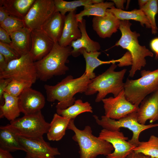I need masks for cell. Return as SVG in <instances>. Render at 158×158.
<instances>
[{"label": "cell", "mask_w": 158, "mask_h": 158, "mask_svg": "<svg viewBox=\"0 0 158 158\" xmlns=\"http://www.w3.org/2000/svg\"><path fill=\"white\" fill-rule=\"evenodd\" d=\"M35 0H0L9 15L24 19Z\"/></svg>", "instance_id": "obj_22"}, {"label": "cell", "mask_w": 158, "mask_h": 158, "mask_svg": "<svg viewBox=\"0 0 158 158\" xmlns=\"http://www.w3.org/2000/svg\"><path fill=\"white\" fill-rule=\"evenodd\" d=\"M148 0H139L138 3L140 8L145 6Z\"/></svg>", "instance_id": "obj_45"}, {"label": "cell", "mask_w": 158, "mask_h": 158, "mask_svg": "<svg viewBox=\"0 0 158 158\" xmlns=\"http://www.w3.org/2000/svg\"><path fill=\"white\" fill-rule=\"evenodd\" d=\"M49 158H55V157H54V156H53V157H49Z\"/></svg>", "instance_id": "obj_47"}, {"label": "cell", "mask_w": 158, "mask_h": 158, "mask_svg": "<svg viewBox=\"0 0 158 158\" xmlns=\"http://www.w3.org/2000/svg\"><path fill=\"white\" fill-rule=\"evenodd\" d=\"M76 12V11L69 12L65 16L62 33L58 42L61 47L70 46L73 42L81 36L79 22L75 16Z\"/></svg>", "instance_id": "obj_18"}, {"label": "cell", "mask_w": 158, "mask_h": 158, "mask_svg": "<svg viewBox=\"0 0 158 158\" xmlns=\"http://www.w3.org/2000/svg\"><path fill=\"white\" fill-rule=\"evenodd\" d=\"M140 73V78L135 80L127 78L124 83L126 98L138 107L148 95L158 90V69L153 71L144 70Z\"/></svg>", "instance_id": "obj_6"}, {"label": "cell", "mask_w": 158, "mask_h": 158, "mask_svg": "<svg viewBox=\"0 0 158 158\" xmlns=\"http://www.w3.org/2000/svg\"><path fill=\"white\" fill-rule=\"evenodd\" d=\"M102 101L105 116L115 120H118L130 113L137 111L139 108V107L127 100L124 89L117 96L105 98Z\"/></svg>", "instance_id": "obj_11"}, {"label": "cell", "mask_w": 158, "mask_h": 158, "mask_svg": "<svg viewBox=\"0 0 158 158\" xmlns=\"http://www.w3.org/2000/svg\"><path fill=\"white\" fill-rule=\"evenodd\" d=\"M3 97L4 103L3 105H0V118H5L10 121H13L17 118L21 113L18 97L4 92Z\"/></svg>", "instance_id": "obj_25"}, {"label": "cell", "mask_w": 158, "mask_h": 158, "mask_svg": "<svg viewBox=\"0 0 158 158\" xmlns=\"http://www.w3.org/2000/svg\"><path fill=\"white\" fill-rule=\"evenodd\" d=\"M67 129L75 133L72 138L78 145L80 158H95L100 155L107 156L114 150L111 143L93 135L89 126L80 130L75 126L74 119H71Z\"/></svg>", "instance_id": "obj_5"}, {"label": "cell", "mask_w": 158, "mask_h": 158, "mask_svg": "<svg viewBox=\"0 0 158 158\" xmlns=\"http://www.w3.org/2000/svg\"><path fill=\"white\" fill-rule=\"evenodd\" d=\"M9 15L2 6H0V24L3 22Z\"/></svg>", "instance_id": "obj_41"}, {"label": "cell", "mask_w": 158, "mask_h": 158, "mask_svg": "<svg viewBox=\"0 0 158 158\" xmlns=\"http://www.w3.org/2000/svg\"><path fill=\"white\" fill-rule=\"evenodd\" d=\"M150 47L152 51L155 54V58H158V37L154 38L151 41Z\"/></svg>", "instance_id": "obj_39"}, {"label": "cell", "mask_w": 158, "mask_h": 158, "mask_svg": "<svg viewBox=\"0 0 158 158\" xmlns=\"http://www.w3.org/2000/svg\"><path fill=\"white\" fill-rule=\"evenodd\" d=\"M107 11L113 14L120 20H130L139 22L140 25L144 26L145 25L147 28H151V26L147 17L140 9H135L130 11L119 9L114 7L107 9Z\"/></svg>", "instance_id": "obj_26"}, {"label": "cell", "mask_w": 158, "mask_h": 158, "mask_svg": "<svg viewBox=\"0 0 158 158\" xmlns=\"http://www.w3.org/2000/svg\"><path fill=\"white\" fill-rule=\"evenodd\" d=\"M126 158H153L150 156L145 155L141 153H138L133 151L129 154Z\"/></svg>", "instance_id": "obj_40"}, {"label": "cell", "mask_w": 158, "mask_h": 158, "mask_svg": "<svg viewBox=\"0 0 158 158\" xmlns=\"http://www.w3.org/2000/svg\"><path fill=\"white\" fill-rule=\"evenodd\" d=\"M79 52L80 54L83 55L85 61L86 67L84 73L90 80L96 77L94 71L97 67L104 64L119 62L120 60V58L109 61H102L98 58L101 54L100 52L96 51L88 52L83 48L81 49Z\"/></svg>", "instance_id": "obj_24"}, {"label": "cell", "mask_w": 158, "mask_h": 158, "mask_svg": "<svg viewBox=\"0 0 158 158\" xmlns=\"http://www.w3.org/2000/svg\"><path fill=\"white\" fill-rule=\"evenodd\" d=\"M98 137L111 143L114 148V152L107 155V158H126L135 147L127 141L128 138L120 130L110 131L103 129Z\"/></svg>", "instance_id": "obj_12"}, {"label": "cell", "mask_w": 158, "mask_h": 158, "mask_svg": "<svg viewBox=\"0 0 158 158\" xmlns=\"http://www.w3.org/2000/svg\"><path fill=\"white\" fill-rule=\"evenodd\" d=\"M53 0H35L24 18L25 27L32 30L41 29L55 12Z\"/></svg>", "instance_id": "obj_10"}, {"label": "cell", "mask_w": 158, "mask_h": 158, "mask_svg": "<svg viewBox=\"0 0 158 158\" xmlns=\"http://www.w3.org/2000/svg\"><path fill=\"white\" fill-rule=\"evenodd\" d=\"M56 113L62 116L74 119L79 115L86 112L92 113V109L87 102H83L80 99L75 100L73 105L63 109H57Z\"/></svg>", "instance_id": "obj_29"}, {"label": "cell", "mask_w": 158, "mask_h": 158, "mask_svg": "<svg viewBox=\"0 0 158 158\" xmlns=\"http://www.w3.org/2000/svg\"><path fill=\"white\" fill-rule=\"evenodd\" d=\"M24 158H39L36 156L32 155L28 153H26V154Z\"/></svg>", "instance_id": "obj_46"}, {"label": "cell", "mask_w": 158, "mask_h": 158, "mask_svg": "<svg viewBox=\"0 0 158 158\" xmlns=\"http://www.w3.org/2000/svg\"><path fill=\"white\" fill-rule=\"evenodd\" d=\"M56 11L60 12L65 16L67 12L76 10L77 8L80 6H86L95 3L104 2L102 0H78L66 1L63 0H54Z\"/></svg>", "instance_id": "obj_30"}, {"label": "cell", "mask_w": 158, "mask_h": 158, "mask_svg": "<svg viewBox=\"0 0 158 158\" xmlns=\"http://www.w3.org/2000/svg\"><path fill=\"white\" fill-rule=\"evenodd\" d=\"M91 80L84 73L76 78L71 75H68L55 85L45 84L47 100L50 102L57 100L56 109H66L73 104L76 94L85 93Z\"/></svg>", "instance_id": "obj_1"}, {"label": "cell", "mask_w": 158, "mask_h": 158, "mask_svg": "<svg viewBox=\"0 0 158 158\" xmlns=\"http://www.w3.org/2000/svg\"><path fill=\"white\" fill-rule=\"evenodd\" d=\"M140 104L137 112L139 123L145 125L147 120L151 123L158 120V90L145 98Z\"/></svg>", "instance_id": "obj_17"}, {"label": "cell", "mask_w": 158, "mask_h": 158, "mask_svg": "<svg viewBox=\"0 0 158 158\" xmlns=\"http://www.w3.org/2000/svg\"><path fill=\"white\" fill-rule=\"evenodd\" d=\"M18 97L20 110L24 115L41 111L45 103V97L42 94L31 87L25 89Z\"/></svg>", "instance_id": "obj_14"}, {"label": "cell", "mask_w": 158, "mask_h": 158, "mask_svg": "<svg viewBox=\"0 0 158 158\" xmlns=\"http://www.w3.org/2000/svg\"><path fill=\"white\" fill-rule=\"evenodd\" d=\"M137 111L129 114L118 120L112 119L105 116H101L100 119L96 115L93 116L96 122L105 129L110 131L120 130L121 128H128L132 131L133 136L128 141L132 144L137 146L139 143V137L143 131L158 126V123L143 125L138 121Z\"/></svg>", "instance_id": "obj_8"}, {"label": "cell", "mask_w": 158, "mask_h": 158, "mask_svg": "<svg viewBox=\"0 0 158 158\" xmlns=\"http://www.w3.org/2000/svg\"><path fill=\"white\" fill-rule=\"evenodd\" d=\"M26 153L39 158H49L60 154L58 149L51 147L43 138L30 139L17 136Z\"/></svg>", "instance_id": "obj_13"}, {"label": "cell", "mask_w": 158, "mask_h": 158, "mask_svg": "<svg viewBox=\"0 0 158 158\" xmlns=\"http://www.w3.org/2000/svg\"><path fill=\"white\" fill-rule=\"evenodd\" d=\"M31 30L25 27L10 34V45L20 56L29 53L31 46Z\"/></svg>", "instance_id": "obj_20"}, {"label": "cell", "mask_w": 158, "mask_h": 158, "mask_svg": "<svg viewBox=\"0 0 158 158\" xmlns=\"http://www.w3.org/2000/svg\"><path fill=\"white\" fill-rule=\"evenodd\" d=\"M0 158H15L10 152L0 148Z\"/></svg>", "instance_id": "obj_44"}, {"label": "cell", "mask_w": 158, "mask_h": 158, "mask_svg": "<svg viewBox=\"0 0 158 158\" xmlns=\"http://www.w3.org/2000/svg\"><path fill=\"white\" fill-rule=\"evenodd\" d=\"M114 5L112 1L94 4L84 7V9L79 13L76 14L75 16L79 22H81L85 16H104L106 14L107 9L114 7Z\"/></svg>", "instance_id": "obj_28"}, {"label": "cell", "mask_w": 158, "mask_h": 158, "mask_svg": "<svg viewBox=\"0 0 158 158\" xmlns=\"http://www.w3.org/2000/svg\"><path fill=\"white\" fill-rule=\"evenodd\" d=\"M30 83L18 81L13 79L4 90V92L13 96L18 97L25 89L31 87Z\"/></svg>", "instance_id": "obj_34"}, {"label": "cell", "mask_w": 158, "mask_h": 158, "mask_svg": "<svg viewBox=\"0 0 158 158\" xmlns=\"http://www.w3.org/2000/svg\"><path fill=\"white\" fill-rule=\"evenodd\" d=\"M120 59L119 63L117 65L119 67L132 65V61L131 55L128 51L126 52Z\"/></svg>", "instance_id": "obj_37"}, {"label": "cell", "mask_w": 158, "mask_h": 158, "mask_svg": "<svg viewBox=\"0 0 158 158\" xmlns=\"http://www.w3.org/2000/svg\"><path fill=\"white\" fill-rule=\"evenodd\" d=\"M133 151L153 158H158V137L151 135L147 141L140 142Z\"/></svg>", "instance_id": "obj_31"}, {"label": "cell", "mask_w": 158, "mask_h": 158, "mask_svg": "<svg viewBox=\"0 0 158 158\" xmlns=\"http://www.w3.org/2000/svg\"><path fill=\"white\" fill-rule=\"evenodd\" d=\"M12 79L10 78L0 79V105H3L4 103L3 94L4 90Z\"/></svg>", "instance_id": "obj_36"}, {"label": "cell", "mask_w": 158, "mask_h": 158, "mask_svg": "<svg viewBox=\"0 0 158 158\" xmlns=\"http://www.w3.org/2000/svg\"><path fill=\"white\" fill-rule=\"evenodd\" d=\"M111 1L115 5L117 8L123 10L124 9V4L126 2V0H112Z\"/></svg>", "instance_id": "obj_43"}, {"label": "cell", "mask_w": 158, "mask_h": 158, "mask_svg": "<svg viewBox=\"0 0 158 158\" xmlns=\"http://www.w3.org/2000/svg\"><path fill=\"white\" fill-rule=\"evenodd\" d=\"M132 24L129 20L121 21L119 29L121 34L120 39L115 46H120L127 49L130 54L132 61L129 76L134 77L136 72L140 70L146 64L145 59L147 56L153 57V53L145 46L140 45L138 40L140 34L136 31H132L130 28Z\"/></svg>", "instance_id": "obj_4"}, {"label": "cell", "mask_w": 158, "mask_h": 158, "mask_svg": "<svg viewBox=\"0 0 158 158\" xmlns=\"http://www.w3.org/2000/svg\"><path fill=\"white\" fill-rule=\"evenodd\" d=\"M78 27L81 32V36L71 44L70 46L73 49L71 55L75 57L78 56L80 54V50L83 48L88 52L98 51L101 48L100 44L98 42L92 40L89 37L86 30V21L85 19L79 22Z\"/></svg>", "instance_id": "obj_19"}, {"label": "cell", "mask_w": 158, "mask_h": 158, "mask_svg": "<svg viewBox=\"0 0 158 158\" xmlns=\"http://www.w3.org/2000/svg\"><path fill=\"white\" fill-rule=\"evenodd\" d=\"M0 42L10 45L11 43L10 35L5 30L0 27Z\"/></svg>", "instance_id": "obj_38"}, {"label": "cell", "mask_w": 158, "mask_h": 158, "mask_svg": "<svg viewBox=\"0 0 158 158\" xmlns=\"http://www.w3.org/2000/svg\"><path fill=\"white\" fill-rule=\"evenodd\" d=\"M3 126L17 136L39 139L43 138V135L47 133L50 123L46 121L40 111L33 114L24 115Z\"/></svg>", "instance_id": "obj_7"}, {"label": "cell", "mask_w": 158, "mask_h": 158, "mask_svg": "<svg viewBox=\"0 0 158 158\" xmlns=\"http://www.w3.org/2000/svg\"><path fill=\"white\" fill-rule=\"evenodd\" d=\"M121 21L112 13L107 11L104 16H94L92 20L93 30L101 38L110 37L118 31Z\"/></svg>", "instance_id": "obj_16"}, {"label": "cell", "mask_w": 158, "mask_h": 158, "mask_svg": "<svg viewBox=\"0 0 158 158\" xmlns=\"http://www.w3.org/2000/svg\"><path fill=\"white\" fill-rule=\"evenodd\" d=\"M65 16L56 11L41 28L54 42H58L61 38Z\"/></svg>", "instance_id": "obj_21"}, {"label": "cell", "mask_w": 158, "mask_h": 158, "mask_svg": "<svg viewBox=\"0 0 158 158\" xmlns=\"http://www.w3.org/2000/svg\"><path fill=\"white\" fill-rule=\"evenodd\" d=\"M70 46L63 47L55 42L49 53L41 59L34 62L37 79L46 81L54 76L64 75L69 70L66 64L71 55Z\"/></svg>", "instance_id": "obj_2"}, {"label": "cell", "mask_w": 158, "mask_h": 158, "mask_svg": "<svg viewBox=\"0 0 158 158\" xmlns=\"http://www.w3.org/2000/svg\"><path fill=\"white\" fill-rule=\"evenodd\" d=\"M0 148L10 152L18 150L25 152L19 142L17 136L3 126L0 127Z\"/></svg>", "instance_id": "obj_27"}, {"label": "cell", "mask_w": 158, "mask_h": 158, "mask_svg": "<svg viewBox=\"0 0 158 158\" xmlns=\"http://www.w3.org/2000/svg\"><path fill=\"white\" fill-rule=\"evenodd\" d=\"M8 63L4 56L0 54V72H1L5 70Z\"/></svg>", "instance_id": "obj_42"}, {"label": "cell", "mask_w": 158, "mask_h": 158, "mask_svg": "<svg viewBox=\"0 0 158 158\" xmlns=\"http://www.w3.org/2000/svg\"><path fill=\"white\" fill-rule=\"evenodd\" d=\"M71 120L69 118L62 116L56 113L55 114L47 133V139L53 141L61 140L65 134Z\"/></svg>", "instance_id": "obj_23"}, {"label": "cell", "mask_w": 158, "mask_h": 158, "mask_svg": "<svg viewBox=\"0 0 158 158\" xmlns=\"http://www.w3.org/2000/svg\"><path fill=\"white\" fill-rule=\"evenodd\" d=\"M117 66L116 63H112L104 72L91 80L85 95H91L98 92L95 99L96 102L102 101L109 93L112 94L114 97L117 96L124 89L123 79L127 71L124 69L115 71Z\"/></svg>", "instance_id": "obj_3"}, {"label": "cell", "mask_w": 158, "mask_h": 158, "mask_svg": "<svg viewBox=\"0 0 158 158\" xmlns=\"http://www.w3.org/2000/svg\"><path fill=\"white\" fill-rule=\"evenodd\" d=\"M31 41L29 53L34 62L46 56L52 49L55 43L41 29L31 30Z\"/></svg>", "instance_id": "obj_15"}, {"label": "cell", "mask_w": 158, "mask_h": 158, "mask_svg": "<svg viewBox=\"0 0 158 158\" xmlns=\"http://www.w3.org/2000/svg\"><path fill=\"white\" fill-rule=\"evenodd\" d=\"M0 27L10 35L25 27L24 20L9 15L0 24Z\"/></svg>", "instance_id": "obj_33"}, {"label": "cell", "mask_w": 158, "mask_h": 158, "mask_svg": "<svg viewBox=\"0 0 158 158\" xmlns=\"http://www.w3.org/2000/svg\"><path fill=\"white\" fill-rule=\"evenodd\" d=\"M0 54L4 56L8 63L20 56L10 44L1 42H0Z\"/></svg>", "instance_id": "obj_35"}, {"label": "cell", "mask_w": 158, "mask_h": 158, "mask_svg": "<svg viewBox=\"0 0 158 158\" xmlns=\"http://www.w3.org/2000/svg\"><path fill=\"white\" fill-rule=\"evenodd\" d=\"M10 78L33 84L37 79L34 61L29 53L9 62L0 79Z\"/></svg>", "instance_id": "obj_9"}, {"label": "cell", "mask_w": 158, "mask_h": 158, "mask_svg": "<svg viewBox=\"0 0 158 158\" xmlns=\"http://www.w3.org/2000/svg\"><path fill=\"white\" fill-rule=\"evenodd\" d=\"M140 9L148 19L151 26L152 34L155 35L158 30L155 21V16L158 12V0H148L147 4Z\"/></svg>", "instance_id": "obj_32"}]
</instances>
